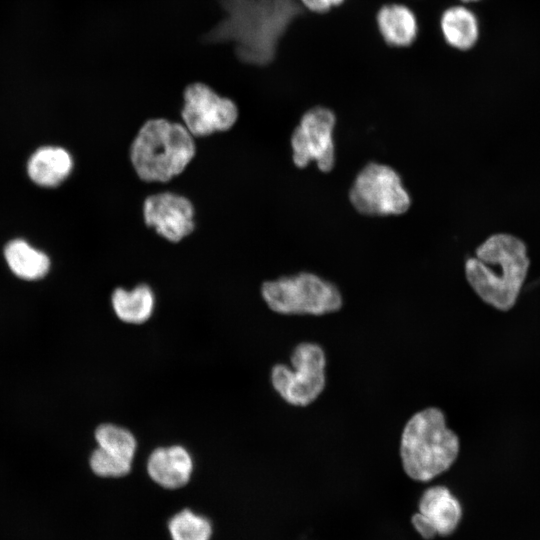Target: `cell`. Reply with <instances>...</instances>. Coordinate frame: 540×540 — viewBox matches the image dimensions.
Wrapping results in <instances>:
<instances>
[{"label":"cell","mask_w":540,"mask_h":540,"mask_svg":"<svg viewBox=\"0 0 540 540\" xmlns=\"http://www.w3.org/2000/svg\"><path fill=\"white\" fill-rule=\"evenodd\" d=\"M225 17L203 36L208 43H234L237 59L265 67L273 63L290 26L308 11L299 0H219Z\"/></svg>","instance_id":"obj_1"},{"label":"cell","mask_w":540,"mask_h":540,"mask_svg":"<svg viewBox=\"0 0 540 540\" xmlns=\"http://www.w3.org/2000/svg\"><path fill=\"white\" fill-rule=\"evenodd\" d=\"M529 259L525 244L510 234H495L465 263V276L475 293L502 311L514 306L525 281Z\"/></svg>","instance_id":"obj_2"},{"label":"cell","mask_w":540,"mask_h":540,"mask_svg":"<svg viewBox=\"0 0 540 540\" xmlns=\"http://www.w3.org/2000/svg\"><path fill=\"white\" fill-rule=\"evenodd\" d=\"M196 155L192 134L179 122L152 118L138 129L129 147L130 163L147 183H166L182 174Z\"/></svg>","instance_id":"obj_3"},{"label":"cell","mask_w":540,"mask_h":540,"mask_svg":"<svg viewBox=\"0 0 540 540\" xmlns=\"http://www.w3.org/2000/svg\"><path fill=\"white\" fill-rule=\"evenodd\" d=\"M459 439L446 426L445 415L426 408L406 423L400 441V456L406 474L417 481H429L446 471L459 453Z\"/></svg>","instance_id":"obj_4"},{"label":"cell","mask_w":540,"mask_h":540,"mask_svg":"<svg viewBox=\"0 0 540 540\" xmlns=\"http://www.w3.org/2000/svg\"><path fill=\"white\" fill-rule=\"evenodd\" d=\"M261 295L271 310L285 315H324L343 303L336 285L310 272L265 281Z\"/></svg>","instance_id":"obj_5"},{"label":"cell","mask_w":540,"mask_h":540,"mask_svg":"<svg viewBox=\"0 0 540 540\" xmlns=\"http://www.w3.org/2000/svg\"><path fill=\"white\" fill-rule=\"evenodd\" d=\"M292 367L276 364L271 382L277 393L293 406H307L315 401L326 385V356L316 343L298 344L291 355Z\"/></svg>","instance_id":"obj_6"},{"label":"cell","mask_w":540,"mask_h":540,"mask_svg":"<svg viewBox=\"0 0 540 540\" xmlns=\"http://www.w3.org/2000/svg\"><path fill=\"white\" fill-rule=\"evenodd\" d=\"M349 200L358 213L368 216L400 215L411 205L400 175L376 162L366 164L356 175Z\"/></svg>","instance_id":"obj_7"},{"label":"cell","mask_w":540,"mask_h":540,"mask_svg":"<svg viewBox=\"0 0 540 540\" xmlns=\"http://www.w3.org/2000/svg\"><path fill=\"white\" fill-rule=\"evenodd\" d=\"M336 115L325 106H314L303 113L291 134L292 161L298 168L316 162L322 172H330L335 164L333 129Z\"/></svg>","instance_id":"obj_8"},{"label":"cell","mask_w":540,"mask_h":540,"mask_svg":"<svg viewBox=\"0 0 540 540\" xmlns=\"http://www.w3.org/2000/svg\"><path fill=\"white\" fill-rule=\"evenodd\" d=\"M180 115L193 137H205L230 130L238 120L239 110L232 99L219 95L207 84L195 82L184 89Z\"/></svg>","instance_id":"obj_9"},{"label":"cell","mask_w":540,"mask_h":540,"mask_svg":"<svg viewBox=\"0 0 540 540\" xmlns=\"http://www.w3.org/2000/svg\"><path fill=\"white\" fill-rule=\"evenodd\" d=\"M143 220L165 240L178 243L195 229V208L189 198L170 191L148 195L143 201Z\"/></svg>","instance_id":"obj_10"},{"label":"cell","mask_w":540,"mask_h":540,"mask_svg":"<svg viewBox=\"0 0 540 540\" xmlns=\"http://www.w3.org/2000/svg\"><path fill=\"white\" fill-rule=\"evenodd\" d=\"M375 22L383 42L393 48H407L417 39L418 18L414 10L405 3L383 4L376 12Z\"/></svg>","instance_id":"obj_11"},{"label":"cell","mask_w":540,"mask_h":540,"mask_svg":"<svg viewBox=\"0 0 540 540\" xmlns=\"http://www.w3.org/2000/svg\"><path fill=\"white\" fill-rule=\"evenodd\" d=\"M192 471V456L180 445L158 447L147 460V472L150 478L167 489H177L186 485Z\"/></svg>","instance_id":"obj_12"},{"label":"cell","mask_w":540,"mask_h":540,"mask_svg":"<svg viewBox=\"0 0 540 540\" xmlns=\"http://www.w3.org/2000/svg\"><path fill=\"white\" fill-rule=\"evenodd\" d=\"M439 30L445 44L460 52L472 50L480 38V23L476 13L461 3L448 6L442 11Z\"/></svg>","instance_id":"obj_13"},{"label":"cell","mask_w":540,"mask_h":540,"mask_svg":"<svg viewBox=\"0 0 540 540\" xmlns=\"http://www.w3.org/2000/svg\"><path fill=\"white\" fill-rule=\"evenodd\" d=\"M419 513L437 535L448 536L457 528L462 517V508L448 488L433 486L421 496Z\"/></svg>","instance_id":"obj_14"},{"label":"cell","mask_w":540,"mask_h":540,"mask_svg":"<svg viewBox=\"0 0 540 540\" xmlns=\"http://www.w3.org/2000/svg\"><path fill=\"white\" fill-rule=\"evenodd\" d=\"M73 159L61 147L45 146L37 149L29 158L27 173L30 179L43 187H55L71 173Z\"/></svg>","instance_id":"obj_15"},{"label":"cell","mask_w":540,"mask_h":540,"mask_svg":"<svg viewBox=\"0 0 540 540\" xmlns=\"http://www.w3.org/2000/svg\"><path fill=\"white\" fill-rule=\"evenodd\" d=\"M116 316L129 324H142L150 319L155 307V294L146 283H140L131 290L116 288L111 296Z\"/></svg>","instance_id":"obj_16"},{"label":"cell","mask_w":540,"mask_h":540,"mask_svg":"<svg viewBox=\"0 0 540 540\" xmlns=\"http://www.w3.org/2000/svg\"><path fill=\"white\" fill-rule=\"evenodd\" d=\"M4 257L10 270L24 280L40 279L50 268L49 257L22 239L10 241L4 249Z\"/></svg>","instance_id":"obj_17"},{"label":"cell","mask_w":540,"mask_h":540,"mask_svg":"<svg viewBox=\"0 0 540 540\" xmlns=\"http://www.w3.org/2000/svg\"><path fill=\"white\" fill-rule=\"evenodd\" d=\"M95 440L97 447L108 455L132 464L137 441L128 429L111 423L101 424L95 430Z\"/></svg>","instance_id":"obj_18"},{"label":"cell","mask_w":540,"mask_h":540,"mask_svg":"<svg viewBox=\"0 0 540 540\" xmlns=\"http://www.w3.org/2000/svg\"><path fill=\"white\" fill-rule=\"evenodd\" d=\"M168 527L172 540H209L212 534L209 520L188 509L174 515Z\"/></svg>","instance_id":"obj_19"},{"label":"cell","mask_w":540,"mask_h":540,"mask_svg":"<svg viewBox=\"0 0 540 540\" xmlns=\"http://www.w3.org/2000/svg\"><path fill=\"white\" fill-rule=\"evenodd\" d=\"M89 466L100 478H119L131 471L132 464L120 461L97 447L90 455Z\"/></svg>","instance_id":"obj_20"},{"label":"cell","mask_w":540,"mask_h":540,"mask_svg":"<svg viewBox=\"0 0 540 540\" xmlns=\"http://www.w3.org/2000/svg\"><path fill=\"white\" fill-rule=\"evenodd\" d=\"M306 11L312 14H325L341 6L346 0H299Z\"/></svg>","instance_id":"obj_21"},{"label":"cell","mask_w":540,"mask_h":540,"mask_svg":"<svg viewBox=\"0 0 540 540\" xmlns=\"http://www.w3.org/2000/svg\"><path fill=\"white\" fill-rule=\"evenodd\" d=\"M412 524L424 539H432L437 534L429 522L418 512L412 517Z\"/></svg>","instance_id":"obj_22"},{"label":"cell","mask_w":540,"mask_h":540,"mask_svg":"<svg viewBox=\"0 0 540 540\" xmlns=\"http://www.w3.org/2000/svg\"><path fill=\"white\" fill-rule=\"evenodd\" d=\"M481 0H458L459 3L461 4H472V3H476V2H479Z\"/></svg>","instance_id":"obj_23"}]
</instances>
